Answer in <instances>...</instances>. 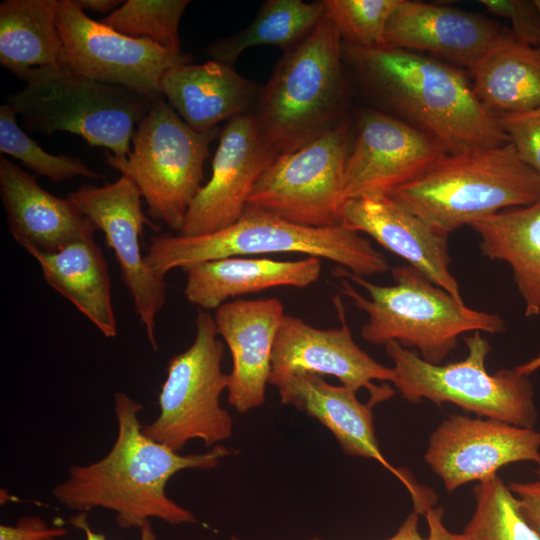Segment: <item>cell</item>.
<instances>
[{
	"mask_svg": "<svg viewBox=\"0 0 540 540\" xmlns=\"http://www.w3.org/2000/svg\"><path fill=\"white\" fill-rule=\"evenodd\" d=\"M480 333L464 337L468 354L463 360L444 365L429 363L395 341L386 343L394 365L392 384L411 403H451L481 418L534 428L538 415L531 382L516 369L489 373L486 359L492 347Z\"/></svg>",
	"mask_w": 540,
	"mask_h": 540,
	"instance_id": "ba28073f",
	"label": "cell"
},
{
	"mask_svg": "<svg viewBox=\"0 0 540 540\" xmlns=\"http://www.w3.org/2000/svg\"><path fill=\"white\" fill-rule=\"evenodd\" d=\"M491 13L511 23L512 37L523 44L540 46V13L535 0H480Z\"/></svg>",
	"mask_w": 540,
	"mask_h": 540,
	"instance_id": "e575fe53",
	"label": "cell"
},
{
	"mask_svg": "<svg viewBox=\"0 0 540 540\" xmlns=\"http://www.w3.org/2000/svg\"><path fill=\"white\" fill-rule=\"evenodd\" d=\"M68 198L96 229L103 232L113 250L121 278L145 329L149 344L158 350L156 319L167 300L165 276L155 272L141 250L144 225L157 228L142 209V195L134 182L121 175L104 186L83 185Z\"/></svg>",
	"mask_w": 540,
	"mask_h": 540,
	"instance_id": "4fadbf2b",
	"label": "cell"
},
{
	"mask_svg": "<svg viewBox=\"0 0 540 540\" xmlns=\"http://www.w3.org/2000/svg\"><path fill=\"white\" fill-rule=\"evenodd\" d=\"M67 533L63 527H51L39 516H25L15 525H0V540H42L62 537Z\"/></svg>",
	"mask_w": 540,
	"mask_h": 540,
	"instance_id": "8d00e7d4",
	"label": "cell"
},
{
	"mask_svg": "<svg viewBox=\"0 0 540 540\" xmlns=\"http://www.w3.org/2000/svg\"><path fill=\"white\" fill-rule=\"evenodd\" d=\"M188 0H127L100 22L127 36L180 52L179 24Z\"/></svg>",
	"mask_w": 540,
	"mask_h": 540,
	"instance_id": "4dcf8cb0",
	"label": "cell"
},
{
	"mask_svg": "<svg viewBox=\"0 0 540 540\" xmlns=\"http://www.w3.org/2000/svg\"><path fill=\"white\" fill-rule=\"evenodd\" d=\"M343 57L366 86L449 154L509 143L497 119L477 99L457 66L428 55L343 42Z\"/></svg>",
	"mask_w": 540,
	"mask_h": 540,
	"instance_id": "7a4b0ae2",
	"label": "cell"
},
{
	"mask_svg": "<svg viewBox=\"0 0 540 540\" xmlns=\"http://www.w3.org/2000/svg\"><path fill=\"white\" fill-rule=\"evenodd\" d=\"M509 29L483 15L449 6L402 0L386 28V45L426 52L470 70Z\"/></svg>",
	"mask_w": 540,
	"mask_h": 540,
	"instance_id": "d6986e66",
	"label": "cell"
},
{
	"mask_svg": "<svg viewBox=\"0 0 540 540\" xmlns=\"http://www.w3.org/2000/svg\"><path fill=\"white\" fill-rule=\"evenodd\" d=\"M473 494L475 509L462 532L465 540H540L518 498L497 474L478 482Z\"/></svg>",
	"mask_w": 540,
	"mask_h": 540,
	"instance_id": "f546056e",
	"label": "cell"
},
{
	"mask_svg": "<svg viewBox=\"0 0 540 540\" xmlns=\"http://www.w3.org/2000/svg\"><path fill=\"white\" fill-rule=\"evenodd\" d=\"M277 157L262 139L253 114L229 120L220 134L211 177L190 204L179 234L206 235L235 223Z\"/></svg>",
	"mask_w": 540,
	"mask_h": 540,
	"instance_id": "e0dca14e",
	"label": "cell"
},
{
	"mask_svg": "<svg viewBox=\"0 0 540 540\" xmlns=\"http://www.w3.org/2000/svg\"><path fill=\"white\" fill-rule=\"evenodd\" d=\"M540 368V354L533 359H531L529 362L517 366L515 369L518 373L524 376H529L534 371L538 370Z\"/></svg>",
	"mask_w": 540,
	"mask_h": 540,
	"instance_id": "60d3db41",
	"label": "cell"
},
{
	"mask_svg": "<svg viewBox=\"0 0 540 540\" xmlns=\"http://www.w3.org/2000/svg\"><path fill=\"white\" fill-rule=\"evenodd\" d=\"M16 115L8 103L1 105L0 151L2 155L9 154L19 159L36 174L54 182L70 180L77 176L99 177V174L89 169L78 158L46 152L18 126Z\"/></svg>",
	"mask_w": 540,
	"mask_h": 540,
	"instance_id": "1f68e13d",
	"label": "cell"
},
{
	"mask_svg": "<svg viewBox=\"0 0 540 540\" xmlns=\"http://www.w3.org/2000/svg\"><path fill=\"white\" fill-rule=\"evenodd\" d=\"M184 294L201 310H216L230 298L274 287L306 288L321 274V259L274 260L232 256L191 265Z\"/></svg>",
	"mask_w": 540,
	"mask_h": 540,
	"instance_id": "603a6c76",
	"label": "cell"
},
{
	"mask_svg": "<svg viewBox=\"0 0 540 540\" xmlns=\"http://www.w3.org/2000/svg\"><path fill=\"white\" fill-rule=\"evenodd\" d=\"M349 129L345 119L303 147L279 155L257 181L247 205L302 226L341 225Z\"/></svg>",
	"mask_w": 540,
	"mask_h": 540,
	"instance_id": "8fae6325",
	"label": "cell"
},
{
	"mask_svg": "<svg viewBox=\"0 0 540 540\" xmlns=\"http://www.w3.org/2000/svg\"><path fill=\"white\" fill-rule=\"evenodd\" d=\"M284 315L282 302L274 297L237 299L215 310L218 335L232 357L227 398L239 413L258 408L265 401L273 347Z\"/></svg>",
	"mask_w": 540,
	"mask_h": 540,
	"instance_id": "ffe728a7",
	"label": "cell"
},
{
	"mask_svg": "<svg viewBox=\"0 0 540 540\" xmlns=\"http://www.w3.org/2000/svg\"><path fill=\"white\" fill-rule=\"evenodd\" d=\"M87 513H78L73 516L69 523L82 530L85 533L86 540H107L104 534L96 533L93 531L88 522H87ZM140 530V540H157L156 534L153 530L150 520L144 522V524L139 528ZM42 540H56L55 538H47Z\"/></svg>",
	"mask_w": 540,
	"mask_h": 540,
	"instance_id": "f35d334b",
	"label": "cell"
},
{
	"mask_svg": "<svg viewBox=\"0 0 540 540\" xmlns=\"http://www.w3.org/2000/svg\"><path fill=\"white\" fill-rule=\"evenodd\" d=\"M343 41L325 15L286 50L253 113L258 131L277 155L295 151L344 118Z\"/></svg>",
	"mask_w": 540,
	"mask_h": 540,
	"instance_id": "277c9868",
	"label": "cell"
},
{
	"mask_svg": "<svg viewBox=\"0 0 540 540\" xmlns=\"http://www.w3.org/2000/svg\"><path fill=\"white\" fill-rule=\"evenodd\" d=\"M79 7L84 11H94L106 13L113 10L123 2L120 0H75Z\"/></svg>",
	"mask_w": 540,
	"mask_h": 540,
	"instance_id": "ab89813d",
	"label": "cell"
},
{
	"mask_svg": "<svg viewBox=\"0 0 540 540\" xmlns=\"http://www.w3.org/2000/svg\"><path fill=\"white\" fill-rule=\"evenodd\" d=\"M57 0H5L0 4V63L21 80L34 67L59 65L63 43Z\"/></svg>",
	"mask_w": 540,
	"mask_h": 540,
	"instance_id": "83f0119b",
	"label": "cell"
},
{
	"mask_svg": "<svg viewBox=\"0 0 540 540\" xmlns=\"http://www.w3.org/2000/svg\"><path fill=\"white\" fill-rule=\"evenodd\" d=\"M340 292L368 315L361 328L370 344L395 341L416 349L420 357L441 364L456 349L458 338L468 332H503L504 320L496 314L467 307L435 285L411 265L391 269L394 285L375 284L339 266Z\"/></svg>",
	"mask_w": 540,
	"mask_h": 540,
	"instance_id": "3957f363",
	"label": "cell"
},
{
	"mask_svg": "<svg viewBox=\"0 0 540 540\" xmlns=\"http://www.w3.org/2000/svg\"><path fill=\"white\" fill-rule=\"evenodd\" d=\"M496 119L522 161L540 175V106Z\"/></svg>",
	"mask_w": 540,
	"mask_h": 540,
	"instance_id": "836d02e7",
	"label": "cell"
},
{
	"mask_svg": "<svg viewBox=\"0 0 540 540\" xmlns=\"http://www.w3.org/2000/svg\"><path fill=\"white\" fill-rule=\"evenodd\" d=\"M301 253L327 259L361 276L389 269L385 256L360 233L342 225L327 228L302 226L247 205L232 225L214 233L151 236L145 259L158 274L175 268L232 256Z\"/></svg>",
	"mask_w": 540,
	"mask_h": 540,
	"instance_id": "5b68a950",
	"label": "cell"
},
{
	"mask_svg": "<svg viewBox=\"0 0 540 540\" xmlns=\"http://www.w3.org/2000/svg\"><path fill=\"white\" fill-rule=\"evenodd\" d=\"M26 85L8 103L30 132L57 131L81 136L90 146L110 149L125 160L135 126L151 100L129 88L79 75L62 65L31 68Z\"/></svg>",
	"mask_w": 540,
	"mask_h": 540,
	"instance_id": "52a82bcc",
	"label": "cell"
},
{
	"mask_svg": "<svg viewBox=\"0 0 540 540\" xmlns=\"http://www.w3.org/2000/svg\"><path fill=\"white\" fill-rule=\"evenodd\" d=\"M29 254L38 262L49 286L69 300L105 337H116L110 277L94 236L53 253Z\"/></svg>",
	"mask_w": 540,
	"mask_h": 540,
	"instance_id": "d4e9b609",
	"label": "cell"
},
{
	"mask_svg": "<svg viewBox=\"0 0 540 540\" xmlns=\"http://www.w3.org/2000/svg\"><path fill=\"white\" fill-rule=\"evenodd\" d=\"M333 301L338 328L319 329L299 317L284 315L273 347L270 378L292 373L330 375L356 392L366 389L372 407L391 399L395 389L385 382H394L393 368L377 362L356 344L340 297Z\"/></svg>",
	"mask_w": 540,
	"mask_h": 540,
	"instance_id": "5bb4252c",
	"label": "cell"
},
{
	"mask_svg": "<svg viewBox=\"0 0 540 540\" xmlns=\"http://www.w3.org/2000/svg\"><path fill=\"white\" fill-rule=\"evenodd\" d=\"M231 540H240V539L237 538V537H235V536H233V537L231 538Z\"/></svg>",
	"mask_w": 540,
	"mask_h": 540,
	"instance_id": "7bdbcfd3",
	"label": "cell"
},
{
	"mask_svg": "<svg viewBox=\"0 0 540 540\" xmlns=\"http://www.w3.org/2000/svg\"><path fill=\"white\" fill-rule=\"evenodd\" d=\"M323 16V2L269 0L246 29L212 44L207 53L232 67L250 47L274 45L288 50L306 37Z\"/></svg>",
	"mask_w": 540,
	"mask_h": 540,
	"instance_id": "f1b7e54d",
	"label": "cell"
},
{
	"mask_svg": "<svg viewBox=\"0 0 540 540\" xmlns=\"http://www.w3.org/2000/svg\"><path fill=\"white\" fill-rule=\"evenodd\" d=\"M0 194L8 229L28 253H53L94 236L95 226L69 198L42 188L34 175L0 157Z\"/></svg>",
	"mask_w": 540,
	"mask_h": 540,
	"instance_id": "7402d4cb",
	"label": "cell"
},
{
	"mask_svg": "<svg viewBox=\"0 0 540 540\" xmlns=\"http://www.w3.org/2000/svg\"><path fill=\"white\" fill-rule=\"evenodd\" d=\"M160 90L191 128L206 132L223 120L247 114L257 104L262 88L231 66L212 60L168 69L161 78Z\"/></svg>",
	"mask_w": 540,
	"mask_h": 540,
	"instance_id": "cb8c5ba5",
	"label": "cell"
},
{
	"mask_svg": "<svg viewBox=\"0 0 540 540\" xmlns=\"http://www.w3.org/2000/svg\"><path fill=\"white\" fill-rule=\"evenodd\" d=\"M55 19L63 43L59 65L90 79L123 86L153 101L170 68L191 57L149 39L121 34L89 18L75 0H57Z\"/></svg>",
	"mask_w": 540,
	"mask_h": 540,
	"instance_id": "7c38bea8",
	"label": "cell"
},
{
	"mask_svg": "<svg viewBox=\"0 0 540 540\" xmlns=\"http://www.w3.org/2000/svg\"><path fill=\"white\" fill-rule=\"evenodd\" d=\"M536 465L534 480L510 482L508 486L518 498L526 520L540 534V462Z\"/></svg>",
	"mask_w": 540,
	"mask_h": 540,
	"instance_id": "74e56055",
	"label": "cell"
},
{
	"mask_svg": "<svg viewBox=\"0 0 540 540\" xmlns=\"http://www.w3.org/2000/svg\"><path fill=\"white\" fill-rule=\"evenodd\" d=\"M341 225L372 237L463 302L459 284L450 271L448 236L436 231L389 195L344 201Z\"/></svg>",
	"mask_w": 540,
	"mask_h": 540,
	"instance_id": "44dd1931",
	"label": "cell"
},
{
	"mask_svg": "<svg viewBox=\"0 0 540 540\" xmlns=\"http://www.w3.org/2000/svg\"><path fill=\"white\" fill-rule=\"evenodd\" d=\"M324 15L343 42L373 48L386 46L388 21L402 0H325Z\"/></svg>",
	"mask_w": 540,
	"mask_h": 540,
	"instance_id": "d6a6232c",
	"label": "cell"
},
{
	"mask_svg": "<svg viewBox=\"0 0 540 540\" xmlns=\"http://www.w3.org/2000/svg\"><path fill=\"white\" fill-rule=\"evenodd\" d=\"M480 249L491 260L507 262L525 304V316L540 314V199L473 221Z\"/></svg>",
	"mask_w": 540,
	"mask_h": 540,
	"instance_id": "484cf974",
	"label": "cell"
},
{
	"mask_svg": "<svg viewBox=\"0 0 540 540\" xmlns=\"http://www.w3.org/2000/svg\"><path fill=\"white\" fill-rule=\"evenodd\" d=\"M446 153L437 140L412 124L365 109L345 165L343 201L389 195Z\"/></svg>",
	"mask_w": 540,
	"mask_h": 540,
	"instance_id": "9a60e30c",
	"label": "cell"
},
{
	"mask_svg": "<svg viewBox=\"0 0 540 540\" xmlns=\"http://www.w3.org/2000/svg\"><path fill=\"white\" fill-rule=\"evenodd\" d=\"M218 336L214 317L199 309L191 346L168 363L159 416L142 426L146 436L176 452L194 439L211 447L232 435V417L220 405L229 374L222 369L225 348Z\"/></svg>",
	"mask_w": 540,
	"mask_h": 540,
	"instance_id": "30bf717a",
	"label": "cell"
},
{
	"mask_svg": "<svg viewBox=\"0 0 540 540\" xmlns=\"http://www.w3.org/2000/svg\"><path fill=\"white\" fill-rule=\"evenodd\" d=\"M469 76L477 99L495 117L540 106V47L516 41L510 30Z\"/></svg>",
	"mask_w": 540,
	"mask_h": 540,
	"instance_id": "4316f807",
	"label": "cell"
},
{
	"mask_svg": "<svg viewBox=\"0 0 540 540\" xmlns=\"http://www.w3.org/2000/svg\"><path fill=\"white\" fill-rule=\"evenodd\" d=\"M536 4H537V7H538V10H539V13H540V0H535ZM540 47V46H539Z\"/></svg>",
	"mask_w": 540,
	"mask_h": 540,
	"instance_id": "b9f144b4",
	"label": "cell"
},
{
	"mask_svg": "<svg viewBox=\"0 0 540 540\" xmlns=\"http://www.w3.org/2000/svg\"><path fill=\"white\" fill-rule=\"evenodd\" d=\"M389 196L436 231L449 235L463 225L540 199V175L513 145L446 153Z\"/></svg>",
	"mask_w": 540,
	"mask_h": 540,
	"instance_id": "8992f818",
	"label": "cell"
},
{
	"mask_svg": "<svg viewBox=\"0 0 540 540\" xmlns=\"http://www.w3.org/2000/svg\"><path fill=\"white\" fill-rule=\"evenodd\" d=\"M142 408L124 392L115 393L118 430L110 451L94 463L71 466L52 495L78 513L97 507L111 510L123 529H139L151 518L172 525L196 523L189 510L167 496V482L184 469H213L234 451L216 445L204 453L181 455L143 433L138 420Z\"/></svg>",
	"mask_w": 540,
	"mask_h": 540,
	"instance_id": "6da1fadb",
	"label": "cell"
},
{
	"mask_svg": "<svg viewBox=\"0 0 540 540\" xmlns=\"http://www.w3.org/2000/svg\"><path fill=\"white\" fill-rule=\"evenodd\" d=\"M424 460L453 492L506 465L540 462V432L491 418L452 414L430 434Z\"/></svg>",
	"mask_w": 540,
	"mask_h": 540,
	"instance_id": "2e32d148",
	"label": "cell"
},
{
	"mask_svg": "<svg viewBox=\"0 0 540 540\" xmlns=\"http://www.w3.org/2000/svg\"><path fill=\"white\" fill-rule=\"evenodd\" d=\"M419 514L415 511L410 513L397 531L385 540H465L462 533L451 532L444 524V509L442 506L431 507L424 517L428 526L427 536L419 532ZM310 540H321L312 538Z\"/></svg>",
	"mask_w": 540,
	"mask_h": 540,
	"instance_id": "d590c367",
	"label": "cell"
},
{
	"mask_svg": "<svg viewBox=\"0 0 540 540\" xmlns=\"http://www.w3.org/2000/svg\"><path fill=\"white\" fill-rule=\"evenodd\" d=\"M217 131L194 130L160 96L137 124L128 157L105 153L106 163L134 182L153 219L180 232L203 186L204 163Z\"/></svg>",
	"mask_w": 540,
	"mask_h": 540,
	"instance_id": "9c48e42d",
	"label": "cell"
},
{
	"mask_svg": "<svg viewBox=\"0 0 540 540\" xmlns=\"http://www.w3.org/2000/svg\"><path fill=\"white\" fill-rule=\"evenodd\" d=\"M283 404H290L317 419L336 438L348 456L374 459L407 488L415 512L424 516L436 503L432 489L422 487L405 470L395 468L383 456L374 428L372 406L361 403L356 391L328 383L322 376L292 373L271 377Z\"/></svg>",
	"mask_w": 540,
	"mask_h": 540,
	"instance_id": "ac0fdd59",
	"label": "cell"
}]
</instances>
